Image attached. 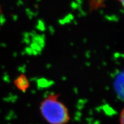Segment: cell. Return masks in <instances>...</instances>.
Returning <instances> with one entry per match:
<instances>
[{
    "mask_svg": "<svg viewBox=\"0 0 124 124\" xmlns=\"http://www.w3.org/2000/svg\"><path fill=\"white\" fill-rule=\"evenodd\" d=\"M59 97L50 94L40 103L41 115L49 124H67L70 120L69 110Z\"/></svg>",
    "mask_w": 124,
    "mask_h": 124,
    "instance_id": "6da1fadb",
    "label": "cell"
},
{
    "mask_svg": "<svg viewBox=\"0 0 124 124\" xmlns=\"http://www.w3.org/2000/svg\"><path fill=\"white\" fill-rule=\"evenodd\" d=\"M14 85L18 90L21 92H26L30 86V82L24 74L20 75L14 80Z\"/></svg>",
    "mask_w": 124,
    "mask_h": 124,
    "instance_id": "7a4b0ae2",
    "label": "cell"
},
{
    "mask_svg": "<svg viewBox=\"0 0 124 124\" xmlns=\"http://www.w3.org/2000/svg\"><path fill=\"white\" fill-rule=\"evenodd\" d=\"M114 87L118 97L123 99L124 97V73L120 72L116 75L114 82Z\"/></svg>",
    "mask_w": 124,
    "mask_h": 124,
    "instance_id": "3957f363",
    "label": "cell"
},
{
    "mask_svg": "<svg viewBox=\"0 0 124 124\" xmlns=\"http://www.w3.org/2000/svg\"><path fill=\"white\" fill-rule=\"evenodd\" d=\"M124 109H122L121 111L120 115V124H124Z\"/></svg>",
    "mask_w": 124,
    "mask_h": 124,
    "instance_id": "277c9868",
    "label": "cell"
},
{
    "mask_svg": "<svg viewBox=\"0 0 124 124\" xmlns=\"http://www.w3.org/2000/svg\"><path fill=\"white\" fill-rule=\"evenodd\" d=\"M2 9H1V8L0 7V27H1V17H2Z\"/></svg>",
    "mask_w": 124,
    "mask_h": 124,
    "instance_id": "5b68a950",
    "label": "cell"
},
{
    "mask_svg": "<svg viewBox=\"0 0 124 124\" xmlns=\"http://www.w3.org/2000/svg\"><path fill=\"white\" fill-rule=\"evenodd\" d=\"M117 1H118L119 2L121 3V4L122 6L124 5V0H117Z\"/></svg>",
    "mask_w": 124,
    "mask_h": 124,
    "instance_id": "8992f818",
    "label": "cell"
}]
</instances>
